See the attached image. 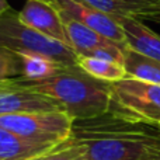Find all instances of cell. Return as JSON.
<instances>
[{
  "instance_id": "8fae6325",
  "label": "cell",
  "mask_w": 160,
  "mask_h": 160,
  "mask_svg": "<svg viewBox=\"0 0 160 160\" xmlns=\"http://www.w3.org/2000/svg\"><path fill=\"white\" fill-rule=\"evenodd\" d=\"M56 146L59 145L34 142L11 131L0 128V160H30L49 152Z\"/></svg>"
},
{
  "instance_id": "6da1fadb",
  "label": "cell",
  "mask_w": 160,
  "mask_h": 160,
  "mask_svg": "<svg viewBox=\"0 0 160 160\" xmlns=\"http://www.w3.org/2000/svg\"><path fill=\"white\" fill-rule=\"evenodd\" d=\"M18 83L56 100L75 121L91 119L108 112L112 107L111 84L83 72L79 66L63 69L42 82Z\"/></svg>"
},
{
  "instance_id": "277c9868",
  "label": "cell",
  "mask_w": 160,
  "mask_h": 160,
  "mask_svg": "<svg viewBox=\"0 0 160 160\" xmlns=\"http://www.w3.org/2000/svg\"><path fill=\"white\" fill-rule=\"evenodd\" d=\"M62 18H63L65 31L69 38V44L78 55L108 59L124 65L125 51L128 48L127 45L112 41L65 14H62Z\"/></svg>"
},
{
  "instance_id": "7402d4cb",
  "label": "cell",
  "mask_w": 160,
  "mask_h": 160,
  "mask_svg": "<svg viewBox=\"0 0 160 160\" xmlns=\"http://www.w3.org/2000/svg\"><path fill=\"white\" fill-rule=\"evenodd\" d=\"M158 160H160V159H158Z\"/></svg>"
},
{
  "instance_id": "44dd1931",
  "label": "cell",
  "mask_w": 160,
  "mask_h": 160,
  "mask_svg": "<svg viewBox=\"0 0 160 160\" xmlns=\"http://www.w3.org/2000/svg\"><path fill=\"white\" fill-rule=\"evenodd\" d=\"M4 83H6V82H4ZM2 84H3V83H0V86H2Z\"/></svg>"
},
{
  "instance_id": "e0dca14e",
  "label": "cell",
  "mask_w": 160,
  "mask_h": 160,
  "mask_svg": "<svg viewBox=\"0 0 160 160\" xmlns=\"http://www.w3.org/2000/svg\"><path fill=\"white\" fill-rule=\"evenodd\" d=\"M10 10H13V8H11V6L8 4L7 0H0V18H2L6 13H8Z\"/></svg>"
},
{
  "instance_id": "8992f818",
  "label": "cell",
  "mask_w": 160,
  "mask_h": 160,
  "mask_svg": "<svg viewBox=\"0 0 160 160\" xmlns=\"http://www.w3.org/2000/svg\"><path fill=\"white\" fill-rule=\"evenodd\" d=\"M48 111L65 110L56 100L21 84L16 79L0 86V117Z\"/></svg>"
},
{
  "instance_id": "d6986e66",
  "label": "cell",
  "mask_w": 160,
  "mask_h": 160,
  "mask_svg": "<svg viewBox=\"0 0 160 160\" xmlns=\"http://www.w3.org/2000/svg\"><path fill=\"white\" fill-rule=\"evenodd\" d=\"M58 148V146H56ZM53 149H55V148H53ZM52 149V150H53ZM52 150H49V152H52ZM49 152H47V153H44V155H39V156H37V158H32V159H30V160H45V158H47L48 156V153Z\"/></svg>"
},
{
  "instance_id": "ac0fdd59",
  "label": "cell",
  "mask_w": 160,
  "mask_h": 160,
  "mask_svg": "<svg viewBox=\"0 0 160 160\" xmlns=\"http://www.w3.org/2000/svg\"><path fill=\"white\" fill-rule=\"evenodd\" d=\"M136 117V115H135ZM141 118V117H139ZM145 121L150 122V124H155V125H160V114H156V115H152V117H148V118H142Z\"/></svg>"
},
{
  "instance_id": "5b68a950",
  "label": "cell",
  "mask_w": 160,
  "mask_h": 160,
  "mask_svg": "<svg viewBox=\"0 0 160 160\" xmlns=\"http://www.w3.org/2000/svg\"><path fill=\"white\" fill-rule=\"evenodd\" d=\"M115 105L141 118L160 114V86L136 79L110 83Z\"/></svg>"
},
{
  "instance_id": "52a82bcc",
  "label": "cell",
  "mask_w": 160,
  "mask_h": 160,
  "mask_svg": "<svg viewBox=\"0 0 160 160\" xmlns=\"http://www.w3.org/2000/svg\"><path fill=\"white\" fill-rule=\"evenodd\" d=\"M53 4L62 14L82 22L83 25L97 31L98 34L112 41L127 45L124 30L115 20V17L93 7L83 0H53Z\"/></svg>"
},
{
  "instance_id": "4fadbf2b",
  "label": "cell",
  "mask_w": 160,
  "mask_h": 160,
  "mask_svg": "<svg viewBox=\"0 0 160 160\" xmlns=\"http://www.w3.org/2000/svg\"><path fill=\"white\" fill-rule=\"evenodd\" d=\"M124 68L129 79L160 86V62L127 48Z\"/></svg>"
},
{
  "instance_id": "ba28073f",
  "label": "cell",
  "mask_w": 160,
  "mask_h": 160,
  "mask_svg": "<svg viewBox=\"0 0 160 160\" xmlns=\"http://www.w3.org/2000/svg\"><path fill=\"white\" fill-rule=\"evenodd\" d=\"M18 17L25 25L32 30L70 47L62 14L55 4L39 0H27L24 7L18 11Z\"/></svg>"
},
{
  "instance_id": "2e32d148",
  "label": "cell",
  "mask_w": 160,
  "mask_h": 160,
  "mask_svg": "<svg viewBox=\"0 0 160 160\" xmlns=\"http://www.w3.org/2000/svg\"><path fill=\"white\" fill-rule=\"evenodd\" d=\"M45 160H87V158L82 148L69 138L66 142L48 153Z\"/></svg>"
},
{
  "instance_id": "9c48e42d",
  "label": "cell",
  "mask_w": 160,
  "mask_h": 160,
  "mask_svg": "<svg viewBox=\"0 0 160 160\" xmlns=\"http://www.w3.org/2000/svg\"><path fill=\"white\" fill-rule=\"evenodd\" d=\"M112 17H128L160 24V0H83Z\"/></svg>"
},
{
  "instance_id": "ffe728a7",
  "label": "cell",
  "mask_w": 160,
  "mask_h": 160,
  "mask_svg": "<svg viewBox=\"0 0 160 160\" xmlns=\"http://www.w3.org/2000/svg\"><path fill=\"white\" fill-rule=\"evenodd\" d=\"M39 2H44V3H49V4H53V0H39Z\"/></svg>"
},
{
  "instance_id": "5bb4252c",
  "label": "cell",
  "mask_w": 160,
  "mask_h": 160,
  "mask_svg": "<svg viewBox=\"0 0 160 160\" xmlns=\"http://www.w3.org/2000/svg\"><path fill=\"white\" fill-rule=\"evenodd\" d=\"M78 66L87 75L107 83H115L128 78L124 65L108 59L78 55Z\"/></svg>"
},
{
  "instance_id": "3957f363",
  "label": "cell",
  "mask_w": 160,
  "mask_h": 160,
  "mask_svg": "<svg viewBox=\"0 0 160 160\" xmlns=\"http://www.w3.org/2000/svg\"><path fill=\"white\" fill-rule=\"evenodd\" d=\"M75 119L66 111L30 112L2 115L0 128L30 141L47 145H61L72 136Z\"/></svg>"
},
{
  "instance_id": "9a60e30c",
  "label": "cell",
  "mask_w": 160,
  "mask_h": 160,
  "mask_svg": "<svg viewBox=\"0 0 160 160\" xmlns=\"http://www.w3.org/2000/svg\"><path fill=\"white\" fill-rule=\"evenodd\" d=\"M22 76V63L20 55L0 48V83L18 79Z\"/></svg>"
},
{
  "instance_id": "7c38bea8",
  "label": "cell",
  "mask_w": 160,
  "mask_h": 160,
  "mask_svg": "<svg viewBox=\"0 0 160 160\" xmlns=\"http://www.w3.org/2000/svg\"><path fill=\"white\" fill-rule=\"evenodd\" d=\"M22 63V76L18 78L21 82H42L61 73L66 68L65 65L55 62L53 59L38 53H18Z\"/></svg>"
},
{
  "instance_id": "30bf717a",
  "label": "cell",
  "mask_w": 160,
  "mask_h": 160,
  "mask_svg": "<svg viewBox=\"0 0 160 160\" xmlns=\"http://www.w3.org/2000/svg\"><path fill=\"white\" fill-rule=\"evenodd\" d=\"M124 30L127 47L138 53L160 62V35L149 28L143 21L128 17H115Z\"/></svg>"
},
{
  "instance_id": "7a4b0ae2",
  "label": "cell",
  "mask_w": 160,
  "mask_h": 160,
  "mask_svg": "<svg viewBox=\"0 0 160 160\" xmlns=\"http://www.w3.org/2000/svg\"><path fill=\"white\" fill-rule=\"evenodd\" d=\"M0 48L16 53H38L65 66H78V53L72 47L25 25L14 10L0 18Z\"/></svg>"
}]
</instances>
